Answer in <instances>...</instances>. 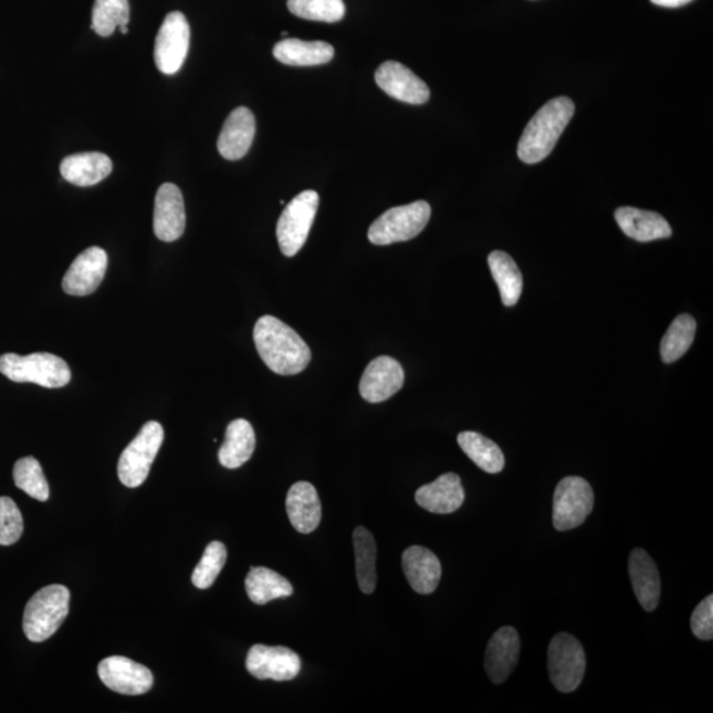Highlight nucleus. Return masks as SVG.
Returning <instances> with one entry per match:
<instances>
[{"label":"nucleus","mask_w":713,"mask_h":713,"mask_svg":"<svg viewBox=\"0 0 713 713\" xmlns=\"http://www.w3.org/2000/svg\"><path fill=\"white\" fill-rule=\"evenodd\" d=\"M376 83L395 100L423 104L429 100V88L415 73L398 61H386L376 72Z\"/></svg>","instance_id":"nucleus-14"},{"label":"nucleus","mask_w":713,"mask_h":713,"mask_svg":"<svg viewBox=\"0 0 713 713\" xmlns=\"http://www.w3.org/2000/svg\"><path fill=\"white\" fill-rule=\"evenodd\" d=\"M255 137V116L248 108H237L227 116L217 141V149L227 160L242 159Z\"/></svg>","instance_id":"nucleus-19"},{"label":"nucleus","mask_w":713,"mask_h":713,"mask_svg":"<svg viewBox=\"0 0 713 713\" xmlns=\"http://www.w3.org/2000/svg\"><path fill=\"white\" fill-rule=\"evenodd\" d=\"M163 440L162 424L153 421L145 424L120 458L118 477L125 487L138 488L146 481Z\"/></svg>","instance_id":"nucleus-6"},{"label":"nucleus","mask_w":713,"mask_h":713,"mask_svg":"<svg viewBox=\"0 0 713 713\" xmlns=\"http://www.w3.org/2000/svg\"><path fill=\"white\" fill-rule=\"evenodd\" d=\"M108 268V254L101 248L83 251L67 268L63 288L72 297H86L100 287Z\"/></svg>","instance_id":"nucleus-16"},{"label":"nucleus","mask_w":713,"mask_h":713,"mask_svg":"<svg viewBox=\"0 0 713 713\" xmlns=\"http://www.w3.org/2000/svg\"><path fill=\"white\" fill-rule=\"evenodd\" d=\"M130 4L128 0H96L91 28L102 38H109L116 27L128 26Z\"/></svg>","instance_id":"nucleus-32"},{"label":"nucleus","mask_w":713,"mask_h":713,"mask_svg":"<svg viewBox=\"0 0 713 713\" xmlns=\"http://www.w3.org/2000/svg\"><path fill=\"white\" fill-rule=\"evenodd\" d=\"M575 113L567 97L554 98L527 123L518 143V158L527 164L542 162L550 155Z\"/></svg>","instance_id":"nucleus-2"},{"label":"nucleus","mask_w":713,"mask_h":713,"mask_svg":"<svg viewBox=\"0 0 713 713\" xmlns=\"http://www.w3.org/2000/svg\"><path fill=\"white\" fill-rule=\"evenodd\" d=\"M417 505L434 514H451L463 505L465 491L456 473H446L416 490Z\"/></svg>","instance_id":"nucleus-18"},{"label":"nucleus","mask_w":713,"mask_h":713,"mask_svg":"<svg viewBox=\"0 0 713 713\" xmlns=\"http://www.w3.org/2000/svg\"><path fill=\"white\" fill-rule=\"evenodd\" d=\"M286 510L295 530L301 534L315 531L322 522V502L310 483L292 485L287 493Z\"/></svg>","instance_id":"nucleus-21"},{"label":"nucleus","mask_w":713,"mask_h":713,"mask_svg":"<svg viewBox=\"0 0 713 713\" xmlns=\"http://www.w3.org/2000/svg\"><path fill=\"white\" fill-rule=\"evenodd\" d=\"M491 275L500 288L503 305L513 307L518 303L524 278L513 258L505 251L496 250L488 258Z\"/></svg>","instance_id":"nucleus-29"},{"label":"nucleus","mask_w":713,"mask_h":713,"mask_svg":"<svg viewBox=\"0 0 713 713\" xmlns=\"http://www.w3.org/2000/svg\"><path fill=\"white\" fill-rule=\"evenodd\" d=\"M14 481L17 488L35 500L45 502L49 498V485L38 460L23 458L14 466Z\"/></svg>","instance_id":"nucleus-34"},{"label":"nucleus","mask_w":713,"mask_h":713,"mask_svg":"<svg viewBox=\"0 0 713 713\" xmlns=\"http://www.w3.org/2000/svg\"><path fill=\"white\" fill-rule=\"evenodd\" d=\"M255 433L248 421H233L226 428L225 441L218 451L221 465L227 470H237L253 456Z\"/></svg>","instance_id":"nucleus-26"},{"label":"nucleus","mask_w":713,"mask_h":713,"mask_svg":"<svg viewBox=\"0 0 713 713\" xmlns=\"http://www.w3.org/2000/svg\"><path fill=\"white\" fill-rule=\"evenodd\" d=\"M586 653L581 643L567 633H559L549 647V673L552 685L561 692H573L586 674Z\"/></svg>","instance_id":"nucleus-9"},{"label":"nucleus","mask_w":713,"mask_h":713,"mask_svg":"<svg viewBox=\"0 0 713 713\" xmlns=\"http://www.w3.org/2000/svg\"><path fill=\"white\" fill-rule=\"evenodd\" d=\"M0 373L16 384H36L47 389H58L71 383L70 366L60 356L51 353L0 355Z\"/></svg>","instance_id":"nucleus-4"},{"label":"nucleus","mask_w":713,"mask_h":713,"mask_svg":"<svg viewBox=\"0 0 713 713\" xmlns=\"http://www.w3.org/2000/svg\"><path fill=\"white\" fill-rule=\"evenodd\" d=\"M190 28L182 12H171L160 27L153 59L158 70L164 75H175L182 70L189 51Z\"/></svg>","instance_id":"nucleus-10"},{"label":"nucleus","mask_w":713,"mask_h":713,"mask_svg":"<svg viewBox=\"0 0 713 713\" xmlns=\"http://www.w3.org/2000/svg\"><path fill=\"white\" fill-rule=\"evenodd\" d=\"M226 559L227 551L224 543L217 542V540L209 543L198 567L193 571V586L199 589L211 588L223 571Z\"/></svg>","instance_id":"nucleus-35"},{"label":"nucleus","mask_w":713,"mask_h":713,"mask_svg":"<svg viewBox=\"0 0 713 713\" xmlns=\"http://www.w3.org/2000/svg\"><path fill=\"white\" fill-rule=\"evenodd\" d=\"M288 10L301 20L337 23L346 16L343 0H288Z\"/></svg>","instance_id":"nucleus-33"},{"label":"nucleus","mask_w":713,"mask_h":713,"mask_svg":"<svg viewBox=\"0 0 713 713\" xmlns=\"http://www.w3.org/2000/svg\"><path fill=\"white\" fill-rule=\"evenodd\" d=\"M282 36H288V33H282Z\"/></svg>","instance_id":"nucleus-39"},{"label":"nucleus","mask_w":713,"mask_h":713,"mask_svg":"<svg viewBox=\"0 0 713 713\" xmlns=\"http://www.w3.org/2000/svg\"><path fill=\"white\" fill-rule=\"evenodd\" d=\"M246 592L249 599L258 605L288 598L293 593L291 583L275 571L266 567H251L245 581Z\"/></svg>","instance_id":"nucleus-28"},{"label":"nucleus","mask_w":713,"mask_h":713,"mask_svg":"<svg viewBox=\"0 0 713 713\" xmlns=\"http://www.w3.org/2000/svg\"><path fill=\"white\" fill-rule=\"evenodd\" d=\"M315 190H304L285 208L276 226L282 253L297 255L309 238L318 208Z\"/></svg>","instance_id":"nucleus-7"},{"label":"nucleus","mask_w":713,"mask_h":713,"mask_svg":"<svg viewBox=\"0 0 713 713\" xmlns=\"http://www.w3.org/2000/svg\"><path fill=\"white\" fill-rule=\"evenodd\" d=\"M595 495L591 485L581 477L570 476L558 484L552 522L558 531L574 530L592 513Z\"/></svg>","instance_id":"nucleus-8"},{"label":"nucleus","mask_w":713,"mask_h":713,"mask_svg":"<svg viewBox=\"0 0 713 713\" xmlns=\"http://www.w3.org/2000/svg\"><path fill=\"white\" fill-rule=\"evenodd\" d=\"M690 2H692V0H651V3L661 5V8L670 9L680 8V5H685Z\"/></svg>","instance_id":"nucleus-38"},{"label":"nucleus","mask_w":713,"mask_h":713,"mask_svg":"<svg viewBox=\"0 0 713 713\" xmlns=\"http://www.w3.org/2000/svg\"><path fill=\"white\" fill-rule=\"evenodd\" d=\"M71 592L53 584L36 592L24 610L23 630L29 641L45 642L63 625L70 613Z\"/></svg>","instance_id":"nucleus-3"},{"label":"nucleus","mask_w":713,"mask_h":713,"mask_svg":"<svg viewBox=\"0 0 713 713\" xmlns=\"http://www.w3.org/2000/svg\"><path fill=\"white\" fill-rule=\"evenodd\" d=\"M102 684L122 695H143L153 686V675L149 668L126 656H109L98 665Z\"/></svg>","instance_id":"nucleus-11"},{"label":"nucleus","mask_w":713,"mask_h":713,"mask_svg":"<svg viewBox=\"0 0 713 713\" xmlns=\"http://www.w3.org/2000/svg\"><path fill=\"white\" fill-rule=\"evenodd\" d=\"M429 218L431 207L426 201L391 208L374 221L367 233L368 241L378 246L410 241L421 235Z\"/></svg>","instance_id":"nucleus-5"},{"label":"nucleus","mask_w":713,"mask_h":713,"mask_svg":"<svg viewBox=\"0 0 713 713\" xmlns=\"http://www.w3.org/2000/svg\"><path fill=\"white\" fill-rule=\"evenodd\" d=\"M629 574L639 604L647 612L655 611L661 599V577L653 559L647 551L642 549L631 551Z\"/></svg>","instance_id":"nucleus-22"},{"label":"nucleus","mask_w":713,"mask_h":713,"mask_svg":"<svg viewBox=\"0 0 713 713\" xmlns=\"http://www.w3.org/2000/svg\"><path fill=\"white\" fill-rule=\"evenodd\" d=\"M24 530L20 508L10 497H0V545L11 546L21 539Z\"/></svg>","instance_id":"nucleus-36"},{"label":"nucleus","mask_w":713,"mask_h":713,"mask_svg":"<svg viewBox=\"0 0 713 713\" xmlns=\"http://www.w3.org/2000/svg\"><path fill=\"white\" fill-rule=\"evenodd\" d=\"M353 546L355 554L356 581L362 592L372 595L377 587V543L367 528H354Z\"/></svg>","instance_id":"nucleus-27"},{"label":"nucleus","mask_w":713,"mask_h":713,"mask_svg":"<svg viewBox=\"0 0 713 713\" xmlns=\"http://www.w3.org/2000/svg\"><path fill=\"white\" fill-rule=\"evenodd\" d=\"M404 384L403 367L389 355L377 356L365 368L360 395L368 403H380L397 395Z\"/></svg>","instance_id":"nucleus-13"},{"label":"nucleus","mask_w":713,"mask_h":713,"mask_svg":"<svg viewBox=\"0 0 713 713\" xmlns=\"http://www.w3.org/2000/svg\"><path fill=\"white\" fill-rule=\"evenodd\" d=\"M61 175L77 187H93L113 171V162L102 152H83L67 157L60 165Z\"/></svg>","instance_id":"nucleus-24"},{"label":"nucleus","mask_w":713,"mask_h":713,"mask_svg":"<svg viewBox=\"0 0 713 713\" xmlns=\"http://www.w3.org/2000/svg\"><path fill=\"white\" fill-rule=\"evenodd\" d=\"M273 53L282 64L316 66L329 63L335 57V48L325 41L285 39L276 42Z\"/></svg>","instance_id":"nucleus-25"},{"label":"nucleus","mask_w":713,"mask_h":713,"mask_svg":"<svg viewBox=\"0 0 713 713\" xmlns=\"http://www.w3.org/2000/svg\"><path fill=\"white\" fill-rule=\"evenodd\" d=\"M621 230L638 242H651L655 239L672 237V226L655 212L623 207L614 213Z\"/></svg>","instance_id":"nucleus-23"},{"label":"nucleus","mask_w":713,"mask_h":713,"mask_svg":"<svg viewBox=\"0 0 713 713\" xmlns=\"http://www.w3.org/2000/svg\"><path fill=\"white\" fill-rule=\"evenodd\" d=\"M691 629L695 637L711 641L713 638V596L710 595L695 608L691 616Z\"/></svg>","instance_id":"nucleus-37"},{"label":"nucleus","mask_w":713,"mask_h":713,"mask_svg":"<svg viewBox=\"0 0 713 713\" xmlns=\"http://www.w3.org/2000/svg\"><path fill=\"white\" fill-rule=\"evenodd\" d=\"M246 668L257 679L287 681L297 678L301 670L300 656L291 649L254 645L246 658Z\"/></svg>","instance_id":"nucleus-12"},{"label":"nucleus","mask_w":713,"mask_h":713,"mask_svg":"<svg viewBox=\"0 0 713 713\" xmlns=\"http://www.w3.org/2000/svg\"><path fill=\"white\" fill-rule=\"evenodd\" d=\"M405 579L416 593L435 592L441 579V564L431 550L421 546H411L402 555Z\"/></svg>","instance_id":"nucleus-20"},{"label":"nucleus","mask_w":713,"mask_h":713,"mask_svg":"<svg viewBox=\"0 0 713 713\" xmlns=\"http://www.w3.org/2000/svg\"><path fill=\"white\" fill-rule=\"evenodd\" d=\"M459 446L478 468L496 475L505 466V456L501 448L484 435L465 431L458 436Z\"/></svg>","instance_id":"nucleus-30"},{"label":"nucleus","mask_w":713,"mask_h":713,"mask_svg":"<svg viewBox=\"0 0 713 713\" xmlns=\"http://www.w3.org/2000/svg\"><path fill=\"white\" fill-rule=\"evenodd\" d=\"M697 334V322L690 315H680L670 325L661 342L663 362L673 364L688 352Z\"/></svg>","instance_id":"nucleus-31"},{"label":"nucleus","mask_w":713,"mask_h":713,"mask_svg":"<svg viewBox=\"0 0 713 713\" xmlns=\"http://www.w3.org/2000/svg\"><path fill=\"white\" fill-rule=\"evenodd\" d=\"M521 641L512 626L497 630L485 651V670L493 684L505 681L518 663Z\"/></svg>","instance_id":"nucleus-17"},{"label":"nucleus","mask_w":713,"mask_h":713,"mask_svg":"<svg viewBox=\"0 0 713 713\" xmlns=\"http://www.w3.org/2000/svg\"><path fill=\"white\" fill-rule=\"evenodd\" d=\"M186 207L182 190L175 184L165 183L158 189L155 211H153V232L160 241L174 242L186 230Z\"/></svg>","instance_id":"nucleus-15"},{"label":"nucleus","mask_w":713,"mask_h":713,"mask_svg":"<svg viewBox=\"0 0 713 713\" xmlns=\"http://www.w3.org/2000/svg\"><path fill=\"white\" fill-rule=\"evenodd\" d=\"M254 342L264 364L280 376H295L310 364L312 354L303 338L274 316L258 320Z\"/></svg>","instance_id":"nucleus-1"}]
</instances>
